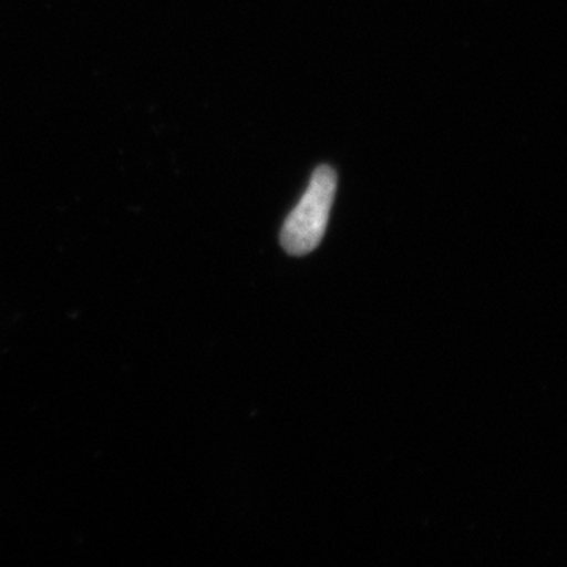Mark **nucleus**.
I'll list each match as a JSON object with an SVG mask.
<instances>
[{"mask_svg": "<svg viewBox=\"0 0 567 567\" xmlns=\"http://www.w3.org/2000/svg\"><path fill=\"white\" fill-rule=\"evenodd\" d=\"M336 186L334 171L330 166L317 167L303 197L284 223L281 244L287 252L305 256L320 245L333 207Z\"/></svg>", "mask_w": 567, "mask_h": 567, "instance_id": "nucleus-1", "label": "nucleus"}]
</instances>
